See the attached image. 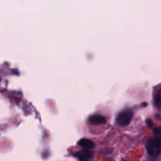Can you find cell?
Masks as SVG:
<instances>
[{"label":"cell","instance_id":"cell-1","mask_svg":"<svg viewBox=\"0 0 161 161\" xmlns=\"http://www.w3.org/2000/svg\"><path fill=\"white\" fill-rule=\"evenodd\" d=\"M148 153L152 157H157L161 153V141L157 139H150L146 146Z\"/></svg>","mask_w":161,"mask_h":161},{"label":"cell","instance_id":"cell-2","mask_svg":"<svg viewBox=\"0 0 161 161\" xmlns=\"http://www.w3.org/2000/svg\"><path fill=\"white\" fill-rule=\"evenodd\" d=\"M132 118H133V113L131 110L126 109L124 111L121 112L116 117V122L119 125L124 127V126H127L131 121Z\"/></svg>","mask_w":161,"mask_h":161},{"label":"cell","instance_id":"cell-3","mask_svg":"<svg viewBox=\"0 0 161 161\" xmlns=\"http://www.w3.org/2000/svg\"><path fill=\"white\" fill-rule=\"evenodd\" d=\"M75 157L80 161H89L92 158L93 153L89 149H83L75 153Z\"/></svg>","mask_w":161,"mask_h":161},{"label":"cell","instance_id":"cell-4","mask_svg":"<svg viewBox=\"0 0 161 161\" xmlns=\"http://www.w3.org/2000/svg\"><path fill=\"white\" fill-rule=\"evenodd\" d=\"M78 145L84 149H91L94 147V143L88 138H82L78 142Z\"/></svg>","mask_w":161,"mask_h":161},{"label":"cell","instance_id":"cell-5","mask_svg":"<svg viewBox=\"0 0 161 161\" xmlns=\"http://www.w3.org/2000/svg\"><path fill=\"white\" fill-rule=\"evenodd\" d=\"M89 121L92 124H104L106 122V119L102 115H93L89 117Z\"/></svg>","mask_w":161,"mask_h":161},{"label":"cell","instance_id":"cell-6","mask_svg":"<svg viewBox=\"0 0 161 161\" xmlns=\"http://www.w3.org/2000/svg\"><path fill=\"white\" fill-rule=\"evenodd\" d=\"M154 99H155L156 102H157L158 105H161V88L158 91H157V94H155V96H154Z\"/></svg>","mask_w":161,"mask_h":161},{"label":"cell","instance_id":"cell-7","mask_svg":"<svg viewBox=\"0 0 161 161\" xmlns=\"http://www.w3.org/2000/svg\"><path fill=\"white\" fill-rule=\"evenodd\" d=\"M154 135H155L156 139L161 141V128L160 127H157V128L154 129Z\"/></svg>","mask_w":161,"mask_h":161},{"label":"cell","instance_id":"cell-8","mask_svg":"<svg viewBox=\"0 0 161 161\" xmlns=\"http://www.w3.org/2000/svg\"><path fill=\"white\" fill-rule=\"evenodd\" d=\"M146 123H147V124H149V126H150V125H152V121H151L150 119H147V121H146Z\"/></svg>","mask_w":161,"mask_h":161}]
</instances>
